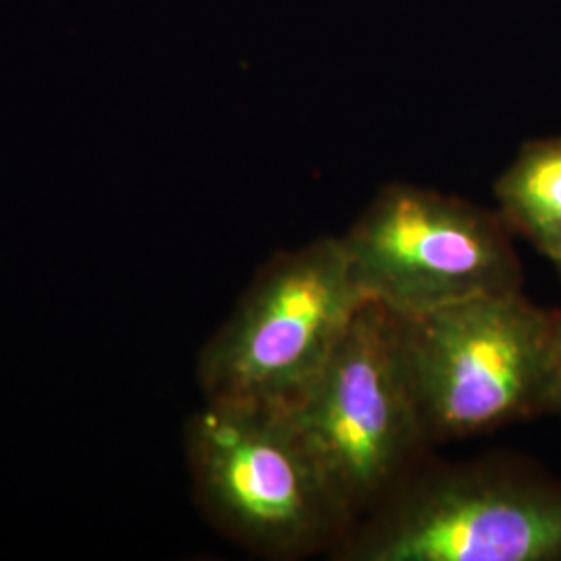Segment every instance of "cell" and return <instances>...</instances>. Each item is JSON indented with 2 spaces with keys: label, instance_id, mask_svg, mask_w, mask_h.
Masks as SVG:
<instances>
[{
  "label": "cell",
  "instance_id": "cell-1",
  "mask_svg": "<svg viewBox=\"0 0 561 561\" xmlns=\"http://www.w3.org/2000/svg\"><path fill=\"white\" fill-rule=\"evenodd\" d=\"M185 454L202 512L262 558L333 551L356 522L283 403L206 400Z\"/></svg>",
  "mask_w": 561,
  "mask_h": 561
},
{
  "label": "cell",
  "instance_id": "cell-2",
  "mask_svg": "<svg viewBox=\"0 0 561 561\" xmlns=\"http://www.w3.org/2000/svg\"><path fill=\"white\" fill-rule=\"evenodd\" d=\"M556 317L522 289L396 317L401 364L426 442L463 439L549 412Z\"/></svg>",
  "mask_w": 561,
  "mask_h": 561
},
{
  "label": "cell",
  "instance_id": "cell-3",
  "mask_svg": "<svg viewBox=\"0 0 561 561\" xmlns=\"http://www.w3.org/2000/svg\"><path fill=\"white\" fill-rule=\"evenodd\" d=\"M333 553L345 561H561V482L502 461L408 477Z\"/></svg>",
  "mask_w": 561,
  "mask_h": 561
},
{
  "label": "cell",
  "instance_id": "cell-4",
  "mask_svg": "<svg viewBox=\"0 0 561 561\" xmlns=\"http://www.w3.org/2000/svg\"><path fill=\"white\" fill-rule=\"evenodd\" d=\"M362 304L341 238L280 252L202 350L198 381L206 400L294 403L333 356Z\"/></svg>",
  "mask_w": 561,
  "mask_h": 561
},
{
  "label": "cell",
  "instance_id": "cell-5",
  "mask_svg": "<svg viewBox=\"0 0 561 561\" xmlns=\"http://www.w3.org/2000/svg\"><path fill=\"white\" fill-rule=\"evenodd\" d=\"M287 408L354 520L410 477L426 443L396 317L373 301L362 304L319 377Z\"/></svg>",
  "mask_w": 561,
  "mask_h": 561
},
{
  "label": "cell",
  "instance_id": "cell-6",
  "mask_svg": "<svg viewBox=\"0 0 561 561\" xmlns=\"http://www.w3.org/2000/svg\"><path fill=\"white\" fill-rule=\"evenodd\" d=\"M502 215L416 185H387L341 238L364 301L419 317L484 294L520 289Z\"/></svg>",
  "mask_w": 561,
  "mask_h": 561
},
{
  "label": "cell",
  "instance_id": "cell-7",
  "mask_svg": "<svg viewBox=\"0 0 561 561\" xmlns=\"http://www.w3.org/2000/svg\"><path fill=\"white\" fill-rule=\"evenodd\" d=\"M495 196L507 227L561 261V136L524 144L495 183Z\"/></svg>",
  "mask_w": 561,
  "mask_h": 561
},
{
  "label": "cell",
  "instance_id": "cell-8",
  "mask_svg": "<svg viewBox=\"0 0 561 561\" xmlns=\"http://www.w3.org/2000/svg\"><path fill=\"white\" fill-rule=\"evenodd\" d=\"M551 410L561 414V312L556 317V345H553V382H551Z\"/></svg>",
  "mask_w": 561,
  "mask_h": 561
},
{
  "label": "cell",
  "instance_id": "cell-9",
  "mask_svg": "<svg viewBox=\"0 0 561 561\" xmlns=\"http://www.w3.org/2000/svg\"><path fill=\"white\" fill-rule=\"evenodd\" d=\"M556 264H558V268H560V273H561V261L556 262Z\"/></svg>",
  "mask_w": 561,
  "mask_h": 561
}]
</instances>
